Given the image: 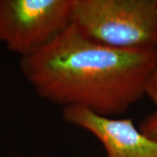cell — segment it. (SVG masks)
I'll return each instance as SVG.
<instances>
[{
	"label": "cell",
	"instance_id": "1",
	"mask_svg": "<svg viewBox=\"0 0 157 157\" xmlns=\"http://www.w3.org/2000/svg\"><path fill=\"white\" fill-rule=\"evenodd\" d=\"M156 66L157 48H111L86 39L72 24L19 61L24 77L40 98L108 117L128 111L146 95Z\"/></svg>",
	"mask_w": 157,
	"mask_h": 157
},
{
	"label": "cell",
	"instance_id": "2",
	"mask_svg": "<svg viewBox=\"0 0 157 157\" xmlns=\"http://www.w3.org/2000/svg\"><path fill=\"white\" fill-rule=\"evenodd\" d=\"M72 25L111 48L156 49L157 0H73Z\"/></svg>",
	"mask_w": 157,
	"mask_h": 157
},
{
	"label": "cell",
	"instance_id": "3",
	"mask_svg": "<svg viewBox=\"0 0 157 157\" xmlns=\"http://www.w3.org/2000/svg\"><path fill=\"white\" fill-rule=\"evenodd\" d=\"M73 0H0V42L21 57L41 50L72 24Z\"/></svg>",
	"mask_w": 157,
	"mask_h": 157
},
{
	"label": "cell",
	"instance_id": "4",
	"mask_svg": "<svg viewBox=\"0 0 157 157\" xmlns=\"http://www.w3.org/2000/svg\"><path fill=\"white\" fill-rule=\"evenodd\" d=\"M62 116L95 137L107 157H157V141L143 135L132 119L103 116L76 107H64Z\"/></svg>",
	"mask_w": 157,
	"mask_h": 157
},
{
	"label": "cell",
	"instance_id": "5",
	"mask_svg": "<svg viewBox=\"0 0 157 157\" xmlns=\"http://www.w3.org/2000/svg\"><path fill=\"white\" fill-rule=\"evenodd\" d=\"M138 128L143 135L157 141V110L143 118Z\"/></svg>",
	"mask_w": 157,
	"mask_h": 157
},
{
	"label": "cell",
	"instance_id": "6",
	"mask_svg": "<svg viewBox=\"0 0 157 157\" xmlns=\"http://www.w3.org/2000/svg\"><path fill=\"white\" fill-rule=\"evenodd\" d=\"M145 96H147L155 105H157V66L147 83Z\"/></svg>",
	"mask_w": 157,
	"mask_h": 157
}]
</instances>
